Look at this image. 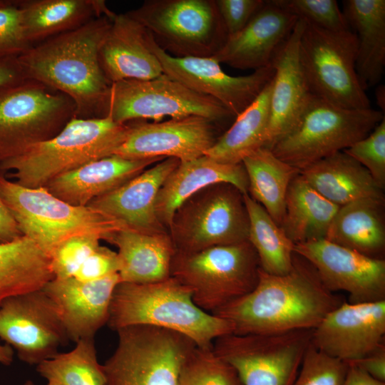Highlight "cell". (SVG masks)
Here are the masks:
<instances>
[{
	"mask_svg": "<svg viewBox=\"0 0 385 385\" xmlns=\"http://www.w3.org/2000/svg\"><path fill=\"white\" fill-rule=\"evenodd\" d=\"M339 208L299 173L289 185L280 227L294 245L325 239Z\"/></svg>",
	"mask_w": 385,
	"mask_h": 385,
	"instance_id": "32",
	"label": "cell"
},
{
	"mask_svg": "<svg viewBox=\"0 0 385 385\" xmlns=\"http://www.w3.org/2000/svg\"><path fill=\"white\" fill-rule=\"evenodd\" d=\"M299 52L312 95L346 109L371 108L356 73L357 41L351 29L332 31L304 21Z\"/></svg>",
	"mask_w": 385,
	"mask_h": 385,
	"instance_id": "9",
	"label": "cell"
},
{
	"mask_svg": "<svg viewBox=\"0 0 385 385\" xmlns=\"http://www.w3.org/2000/svg\"><path fill=\"white\" fill-rule=\"evenodd\" d=\"M17 5L24 36L31 46L94 18L112 19L115 15L99 0H26L17 1Z\"/></svg>",
	"mask_w": 385,
	"mask_h": 385,
	"instance_id": "28",
	"label": "cell"
},
{
	"mask_svg": "<svg viewBox=\"0 0 385 385\" xmlns=\"http://www.w3.org/2000/svg\"><path fill=\"white\" fill-rule=\"evenodd\" d=\"M129 130L130 124L116 123L109 116L74 117L54 137L1 162L0 173L24 187H45L63 173L114 155Z\"/></svg>",
	"mask_w": 385,
	"mask_h": 385,
	"instance_id": "4",
	"label": "cell"
},
{
	"mask_svg": "<svg viewBox=\"0 0 385 385\" xmlns=\"http://www.w3.org/2000/svg\"><path fill=\"white\" fill-rule=\"evenodd\" d=\"M75 117L65 94L24 78L0 89V163L56 135Z\"/></svg>",
	"mask_w": 385,
	"mask_h": 385,
	"instance_id": "11",
	"label": "cell"
},
{
	"mask_svg": "<svg viewBox=\"0 0 385 385\" xmlns=\"http://www.w3.org/2000/svg\"><path fill=\"white\" fill-rule=\"evenodd\" d=\"M0 339L29 365L52 358L69 342L52 302L42 289L11 297L1 304Z\"/></svg>",
	"mask_w": 385,
	"mask_h": 385,
	"instance_id": "15",
	"label": "cell"
},
{
	"mask_svg": "<svg viewBox=\"0 0 385 385\" xmlns=\"http://www.w3.org/2000/svg\"><path fill=\"white\" fill-rule=\"evenodd\" d=\"M46 385H56V384L48 383Z\"/></svg>",
	"mask_w": 385,
	"mask_h": 385,
	"instance_id": "53",
	"label": "cell"
},
{
	"mask_svg": "<svg viewBox=\"0 0 385 385\" xmlns=\"http://www.w3.org/2000/svg\"><path fill=\"white\" fill-rule=\"evenodd\" d=\"M221 183L232 185L242 194L248 193V179L242 163H223L205 155L180 162L158 192L156 212L160 222L170 227L175 213L188 199Z\"/></svg>",
	"mask_w": 385,
	"mask_h": 385,
	"instance_id": "25",
	"label": "cell"
},
{
	"mask_svg": "<svg viewBox=\"0 0 385 385\" xmlns=\"http://www.w3.org/2000/svg\"><path fill=\"white\" fill-rule=\"evenodd\" d=\"M115 332L116 348L102 364L106 385H179L181 364L196 346L191 339L149 325Z\"/></svg>",
	"mask_w": 385,
	"mask_h": 385,
	"instance_id": "10",
	"label": "cell"
},
{
	"mask_svg": "<svg viewBox=\"0 0 385 385\" xmlns=\"http://www.w3.org/2000/svg\"><path fill=\"white\" fill-rule=\"evenodd\" d=\"M259 269L256 252L247 240L196 252L176 251L170 276L190 290L199 308L212 314L251 292Z\"/></svg>",
	"mask_w": 385,
	"mask_h": 385,
	"instance_id": "7",
	"label": "cell"
},
{
	"mask_svg": "<svg viewBox=\"0 0 385 385\" xmlns=\"http://www.w3.org/2000/svg\"><path fill=\"white\" fill-rule=\"evenodd\" d=\"M298 18L272 0L262 7L237 34L228 37L212 57L220 64L254 71L272 65L279 48L293 31Z\"/></svg>",
	"mask_w": 385,
	"mask_h": 385,
	"instance_id": "22",
	"label": "cell"
},
{
	"mask_svg": "<svg viewBox=\"0 0 385 385\" xmlns=\"http://www.w3.org/2000/svg\"><path fill=\"white\" fill-rule=\"evenodd\" d=\"M243 195L235 186L221 183L188 199L170 227L176 251L191 253L247 241L249 218Z\"/></svg>",
	"mask_w": 385,
	"mask_h": 385,
	"instance_id": "12",
	"label": "cell"
},
{
	"mask_svg": "<svg viewBox=\"0 0 385 385\" xmlns=\"http://www.w3.org/2000/svg\"><path fill=\"white\" fill-rule=\"evenodd\" d=\"M384 197H367L339 207L326 240L366 256L384 259Z\"/></svg>",
	"mask_w": 385,
	"mask_h": 385,
	"instance_id": "30",
	"label": "cell"
},
{
	"mask_svg": "<svg viewBox=\"0 0 385 385\" xmlns=\"http://www.w3.org/2000/svg\"><path fill=\"white\" fill-rule=\"evenodd\" d=\"M107 324L113 331L133 325L172 330L200 348H212L218 337L233 332L232 324L199 308L190 290L177 279L155 282H120L113 294Z\"/></svg>",
	"mask_w": 385,
	"mask_h": 385,
	"instance_id": "3",
	"label": "cell"
},
{
	"mask_svg": "<svg viewBox=\"0 0 385 385\" xmlns=\"http://www.w3.org/2000/svg\"><path fill=\"white\" fill-rule=\"evenodd\" d=\"M120 282L118 273L91 282L53 278L42 289L52 302L69 341L76 343L94 338L107 324L113 294Z\"/></svg>",
	"mask_w": 385,
	"mask_h": 385,
	"instance_id": "20",
	"label": "cell"
},
{
	"mask_svg": "<svg viewBox=\"0 0 385 385\" xmlns=\"http://www.w3.org/2000/svg\"><path fill=\"white\" fill-rule=\"evenodd\" d=\"M127 14L175 57H211L228 34L215 0H148Z\"/></svg>",
	"mask_w": 385,
	"mask_h": 385,
	"instance_id": "8",
	"label": "cell"
},
{
	"mask_svg": "<svg viewBox=\"0 0 385 385\" xmlns=\"http://www.w3.org/2000/svg\"><path fill=\"white\" fill-rule=\"evenodd\" d=\"M147 41L165 74L193 91L214 98L235 117L255 100L274 76L272 65L249 75L230 76L212 56H171L158 46L148 31Z\"/></svg>",
	"mask_w": 385,
	"mask_h": 385,
	"instance_id": "16",
	"label": "cell"
},
{
	"mask_svg": "<svg viewBox=\"0 0 385 385\" xmlns=\"http://www.w3.org/2000/svg\"><path fill=\"white\" fill-rule=\"evenodd\" d=\"M163 159H128L112 155L63 173L44 188L70 205L88 206L94 199L118 188Z\"/></svg>",
	"mask_w": 385,
	"mask_h": 385,
	"instance_id": "26",
	"label": "cell"
},
{
	"mask_svg": "<svg viewBox=\"0 0 385 385\" xmlns=\"http://www.w3.org/2000/svg\"><path fill=\"white\" fill-rule=\"evenodd\" d=\"M348 364H354L375 379L385 382V343L361 359Z\"/></svg>",
	"mask_w": 385,
	"mask_h": 385,
	"instance_id": "46",
	"label": "cell"
},
{
	"mask_svg": "<svg viewBox=\"0 0 385 385\" xmlns=\"http://www.w3.org/2000/svg\"><path fill=\"white\" fill-rule=\"evenodd\" d=\"M242 163L248 179V193L280 227L291 181L299 170L262 147L245 157Z\"/></svg>",
	"mask_w": 385,
	"mask_h": 385,
	"instance_id": "35",
	"label": "cell"
},
{
	"mask_svg": "<svg viewBox=\"0 0 385 385\" xmlns=\"http://www.w3.org/2000/svg\"><path fill=\"white\" fill-rule=\"evenodd\" d=\"M111 19L94 18L73 30L34 45L17 57L26 78L69 97L75 117H105L111 83L99 63L98 51Z\"/></svg>",
	"mask_w": 385,
	"mask_h": 385,
	"instance_id": "2",
	"label": "cell"
},
{
	"mask_svg": "<svg viewBox=\"0 0 385 385\" xmlns=\"http://www.w3.org/2000/svg\"><path fill=\"white\" fill-rule=\"evenodd\" d=\"M304 26V21L298 19L272 61L274 76L264 146L270 150L294 128L312 96L299 60V43Z\"/></svg>",
	"mask_w": 385,
	"mask_h": 385,
	"instance_id": "21",
	"label": "cell"
},
{
	"mask_svg": "<svg viewBox=\"0 0 385 385\" xmlns=\"http://www.w3.org/2000/svg\"><path fill=\"white\" fill-rule=\"evenodd\" d=\"M312 330L231 333L217 338L212 349L235 369L242 385H293Z\"/></svg>",
	"mask_w": 385,
	"mask_h": 385,
	"instance_id": "14",
	"label": "cell"
},
{
	"mask_svg": "<svg viewBox=\"0 0 385 385\" xmlns=\"http://www.w3.org/2000/svg\"><path fill=\"white\" fill-rule=\"evenodd\" d=\"M179 385H242L235 369L212 348L195 346L185 356L179 373Z\"/></svg>",
	"mask_w": 385,
	"mask_h": 385,
	"instance_id": "38",
	"label": "cell"
},
{
	"mask_svg": "<svg viewBox=\"0 0 385 385\" xmlns=\"http://www.w3.org/2000/svg\"><path fill=\"white\" fill-rule=\"evenodd\" d=\"M97 234L74 235L61 242L48 255L55 279L73 277L87 257L100 246Z\"/></svg>",
	"mask_w": 385,
	"mask_h": 385,
	"instance_id": "40",
	"label": "cell"
},
{
	"mask_svg": "<svg viewBox=\"0 0 385 385\" xmlns=\"http://www.w3.org/2000/svg\"><path fill=\"white\" fill-rule=\"evenodd\" d=\"M24 385H34L32 381H28Z\"/></svg>",
	"mask_w": 385,
	"mask_h": 385,
	"instance_id": "52",
	"label": "cell"
},
{
	"mask_svg": "<svg viewBox=\"0 0 385 385\" xmlns=\"http://www.w3.org/2000/svg\"><path fill=\"white\" fill-rule=\"evenodd\" d=\"M364 167L378 187L385 188V118L366 136L343 150Z\"/></svg>",
	"mask_w": 385,
	"mask_h": 385,
	"instance_id": "42",
	"label": "cell"
},
{
	"mask_svg": "<svg viewBox=\"0 0 385 385\" xmlns=\"http://www.w3.org/2000/svg\"><path fill=\"white\" fill-rule=\"evenodd\" d=\"M101 68L112 83L161 76L162 66L149 47L147 31L127 13L114 16L98 51Z\"/></svg>",
	"mask_w": 385,
	"mask_h": 385,
	"instance_id": "24",
	"label": "cell"
},
{
	"mask_svg": "<svg viewBox=\"0 0 385 385\" xmlns=\"http://www.w3.org/2000/svg\"><path fill=\"white\" fill-rule=\"evenodd\" d=\"M118 271L117 252L100 245L87 257L73 277L81 282H91L117 274Z\"/></svg>",
	"mask_w": 385,
	"mask_h": 385,
	"instance_id": "45",
	"label": "cell"
},
{
	"mask_svg": "<svg viewBox=\"0 0 385 385\" xmlns=\"http://www.w3.org/2000/svg\"><path fill=\"white\" fill-rule=\"evenodd\" d=\"M0 193L22 235L32 240L48 255L74 235L97 234L107 241L113 233L127 227L101 211L70 205L44 187H24L1 173Z\"/></svg>",
	"mask_w": 385,
	"mask_h": 385,
	"instance_id": "5",
	"label": "cell"
},
{
	"mask_svg": "<svg viewBox=\"0 0 385 385\" xmlns=\"http://www.w3.org/2000/svg\"><path fill=\"white\" fill-rule=\"evenodd\" d=\"M294 251L316 270L331 292L342 291L349 303L385 300V260L366 256L326 239L295 244Z\"/></svg>",
	"mask_w": 385,
	"mask_h": 385,
	"instance_id": "17",
	"label": "cell"
},
{
	"mask_svg": "<svg viewBox=\"0 0 385 385\" xmlns=\"http://www.w3.org/2000/svg\"><path fill=\"white\" fill-rule=\"evenodd\" d=\"M190 115L216 123L235 118L214 98L190 90L165 73L149 80H123L111 84L105 117L116 123Z\"/></svg>",
	"mask_w": 385,
	"mask_h": 385,
	"instance_id": "13",
	"label": "cell"
},
{
	"mask_svg": "<svg viewBox=\"0 0 385 385\" xmlns=\"http://www.w3.org/2000/svg\"><path fill=\"white\" fill-rule=\"evenodd\" d=\"M180 160L166 158L118 188L92 200L88 206L101 211L130 229L163 232L156 212L158 192Z\"/></svg>",
	"mask_w": 385,
	"mask_h": 385,
	"instance_id": "23",
	"label": "cell"
},
{
	"mask_svg": "<svg viewBox=\"0 0 385 385\" xmlns=\"http://www.w3.org/2000/svg\"><path fill=\"white\" fill-rule=\"evenodd\" d=\"M265 2L263 0H215L228 37L240 31Z\"/></svg>",
	"mask_w": 385,
	"mask_h": 385,
	"instance_id": "44",
	"label": "cell"
},
{
	"mask_svg": "<svg viewBox=\"0 0 385 385\" xmlns=\"http://www.w3.org/2000/svg\"><path fill=\"white\" fill-rule=\"evenodd\" d=\"M118 248L120 282L145 284L170 276L176 250L170 235L124 227L107 240Z\"/></svg>",
	"mask_w": 385,
	"mask_h": 385,
	"instance_id": "27",
	"label": "cell"
},
{
	"mask_svg": "<svg viewBox=\"0 0 385 385\" xmlns=\"http://www.w3.org/2000/svg\"><path fill=\"white\" fill-rule=\"evenodd\" d=\"M347 369L346 362L322 352L310 344L293 385H342Z\"/></svg>",
	"mask_w": 385,
	"mask_h": 385,
	"instance_id": "41",
	"label": "cell"
},
{
	"mask_svg": "<svg viewBox=\"0 0 385 385\" xmlns=\"http://www.w3.org/2000/svg\"><path fill=\"white\" fill-rule=\"evenodd\" d=\"M30 47L24 34L17 1L0 7V61L16 58Z\"/></svg>",
	"mask_w": 385,
	"mask_h": 385,
	"instance_id": "43",
	"label": "cell"
},
{
	"mask_svg": "<svg viewBox=\"0 0 385 385\" xmlns=\"http://www.w3.org/2000/svg\"><path fill=\"white\" fill-rule=\"evenodd\" d=\"M249 218L248 241L257 255L260 268L276 275L292 267L294 244L265 210L248 193L243 195Z\"/></svg>",
	"mask_w": 385,
	"mask_h": 385,
	"instance_id": "36",
	"label": "cell"
},
{
	"mask_svg": "<svg viewBox=\"0 0 385 385\" xmlns=\"http://www.w3.org/2000/svg\"><path fill=\"white\" fill-rule=\"evenodd\" d=\"M216 122L190 115L163 122L130 125L114 155L128 159L174 158L181 161L204 155L217 138Z\"/></svg>",
	"mask_w": 385,
	"mask_h": 385,
	"instance_id": "18",
	"label": "cell"
},
{
	"mask_svg": "<svg viewBox=\"0 0 385 385\" xmlns=\"http://www.w3.org/2000/svg\"><path fill=\"white\" fill-rule=\"evenodd\" d=\"M385 300L344 301L312 330L311 344L346 363L356 361L384 342Z\"/></svg>",
	"mask_w": 385,
	"mask_h": 385,
	"instance_id": "19",
	"label": "cell"
},
{
	"mask_svg": "<svg viewBox=\"0 0 385 385\" xmlns=\"http://www.w3.org/2000/svg\"><path fill=\"white\" fill-rule=\"evenodd\" d=\"M299 19L319 28L343 31L351 29L335 0H272Z\"/></svg>",
	"mask_w": 385,
	"mask_h": 385,
	"instance_id": "39",
	"label": "cell"
},
{
	"mask_svg": "<svg viewBox=\"0 0 385 385\" xmlns=\"http://www.w3.org/2000/svg\"><path fill=\"white\" fill-rule=\"evenodd\" d=\"M36 371L48 383L56 385H106L94 338L78 340L71 351L58 352L36 365Z\"/></svg>",
	"mask_w": 385,
	"mask_h": 385,
	"instance_id": "37",
	"label": "cell"
},
{
	"mask_svg": "<svg viewBox=\"0 0 385 385\" xmlns=\"http://www.w3.org/2000/svg\"><path fill=\"white\" fill-rule=\"evenodd\" d=\"M344 300L329 291L314 267L294 252L285 274L259 269L255 288L212 313L229 322L236 334L314 329Z\"/></svg>",
	"mask_w": 385,
	"mask_h": 385,
	"instance_id": "1",
	"label": "cell"
},
{
	"mask_svg": "<svg viewBox=\"0 0 385 385\" xmlns=\"http://www.w3.org/2000/svg\"><path fill=\"white\" fill-rule=\"evenodd\" d=\"M300 175L316 191L341 207L367 197H384L368 170L344 151L308 165Z\"/></svg>",
	"mask_w": 385,
	"mask_h": 385,
	"instance_id": "31",
	"label": "cell"
},
{
	"mask_svg": "<svg viewBox=\"0 0 385 385\" xmlns=\"http://www.w3.org/2000/svg\"><path fill=\"white\" fill-rule=\"evenodd\" d=\"M342 11L357 41L356 71L366 91L378 84L385 67V1L345 0Z\"/></svg>",
	"mask_w": 385,
	"mask_h": 385,
	"instance_id": "29",
	"label": "cell"
},
{
	"mask_svg": "<svg viewBox=\"0 0 385 385\" xmlns=\"http://www.w3.org/2000/svg\"><path fill=\"white\" fill-rule=\"evenodd\" d=\"M53 279L48 255L32 240L0 241V305L11 297L41 289Z\"/></svg>",
	"mask_w": 385,
	"mask_h": 385,
	"instance_id": "33",
	"label": "cell"
},
{
	"mask_svg": "<svg viewBox=\"0 0 385 385\" xmlns=\"http://www.w3.org/2000/svg\"><path fill=\"white\" fill-rule=\"evenodd\" d=\"M14 360V349L6 344L0 343V363L9 366Z\"/></svg>",
	"mask_w": 385,
	"mask_h": 385,
	"instance_id": "50",
	"label": "cell"
},
{
	"mask_svg": "<svg viewBox=\"0 0 385 385\" xmlns=\"http://www.w3.org/2000/svg\"><path fill=\"white\" fill-rule=\"evenodd\" d=\"M22 235L0 193V241L9 242Z\"/></svg>",
	"mask_w": 385,
	"mask_h": 385,
	"instance_id": "47",
	"label": "cell"
},
{
	"mask_svg": "<svg viewBox=\"0 0 385 385\" xmlns=\"http://www.w3.org/2000/svg\"><path fill=\"white\" fill-rule=\"evenodd\" d=\"M24 78L17 58L0 61V89Z\"/></svg>",
	"mask_w": 385,
	"mask_h": 385,
	"instance_id": "48",
	"label": "cell"
},
{
	"mask_svg": "<svg viewBox=\"0 0 385 385\" xmlns=\"http://www.w3.org/2000/svg\"><path fill=\"white\" fill-rule=\"evenodd\" d=\"M348 364V369L342 385H385L375 379L357 366Z\"/></svg>",
	"mask_w": 385,
	"mask_h": 385,
	"instance_id": "49",
	"label": "cell"
},
{
	"mask_svg": "<svg viewBox=\"0 0 385 385\" xmlns=\"http://www.w3.org/2000/svg\"><path fill=\"white\" fill-rule=\"evenodd\" d=\"M271 91L272 81L235 117L231 126L217 138L205 155L220 163L237 164L264 147L270 118Z\"/></svg>",
	"mask_w": 385,
	"mask_h": 385,
	"instance_id": "34",
	"label": "cell"
},
{
	"mask_svg": "<svg viewBox=\"0 0 385 385\" xmlns=\"http://www.w3.org/2000/svg\"><path fill=\"white\" fill-rule=\"evenodd\" d=\"M13 1L0 0V7L7 6L11 4Z\"/></svg>",
	"mask_w": 385,
	"mask_h": 385,
	"instance_id": "51",
	"label": "cell"
},
{
	"mask_svg": "<svg viewBox=\"0 0 385 385\" xmlns=\"http://www.w3.org/2000/svg\"><path fill=\"white\" fill-rule=\"evenodd\" d=\"M383 118L381 111L346 109L312 95L294 128L271 150L300 171L348 148L371 133Z\"/></svg>",
	"mask_w": 385,
	"mask_h": 385,
	"instance_id": "6",
	"label": "cell"
}]
</instances>
